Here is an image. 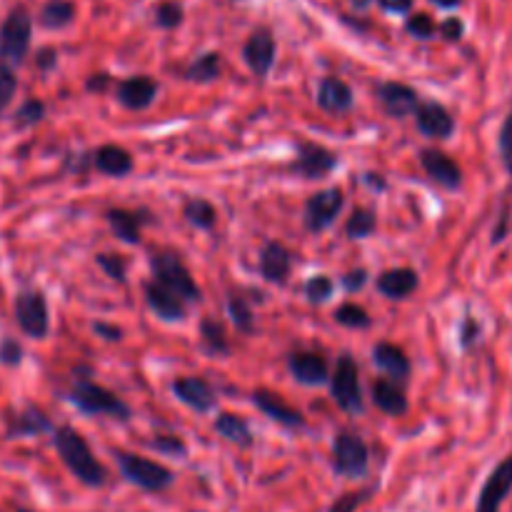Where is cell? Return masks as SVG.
I'll return each mask as SVG.
<instances>
[{"label": "cell", "instance_id": "cell-1", "mask_svg": "<svg viewBox=\"0 0 512 512\" xmlns=\"http://www.w3.org/2000/svg\"><path fill=\"white\" fill-rule=\"evenodd\" d=\"M53 448L58 450L60 460H63L65 468L73 473V478H78L80 483L88 485V488H103L105 480H108V473H105L103 465L98 463V458H95L90 445L85 443V438L78 430L70 428V425L55 428Z\"/></svg>", "mask_w": 512, "mask_h": 512}, {"label": "cell", "instance_id": "cell-2", "mask_svg": "<svg viewBox=\"0 0 512 512\" xmlns=\"http://www.w3.org/2000/svg\"><path fill=\"white\" fill-rule=\"evenodd\" d=\"M68 403L73 408H78L83 415H90V418H95V415H110V418L123 420V423L130 418L128 405L118 395L110 393L108 388L93 383L88 368H75L73 385L68 390Z\"/></svg>", "mask_w": 512, "mask_h": 512}, {"label": "cell", "instance_id": "cell-3", "mask_svg": "<svg viewBox=\"0 0 512 512\" xmlns=\"http://www.w3.org/2000/svg\"><path fill=\"white\" fill-rule=\"evenodd\" d=\"M33 40V15L25 5H15L0 25V63L20 68Z\"/></svg>", "mask_w": 512, "mask_h": 512}, {"label": "cell", "instance_id": "cell-4", "mask_svg": "<svg viewBox=\"0 0 512 512\" xmlns=\"http://www.w3.org/2000/svg\"><path fill=\"white\" fill-rule=\"evenodd\" d=\"M150 270H153L155 283L173 290L185 303H198L200 300L198 283H195L188 265L183 263V258L178 253H173V250H160V253H155L150 258Z\"/></svg>", "mask_w": 512, "mask_h": 512}, {"label": "cell", "instance_id": "cell-5", "mask_svg": "<svg viewBox=\"0 0 512 512\" xmlns=\"http://www.w3.org/2000/svg\"><path fill=\"white\" fill-rule=\"evenodd\" d=\"M115 458H118V468L123 478L135 488L145 490V493H163L175 483L173 470L155 463V460L133 453H115Z\"/></svg>", "mask_w": 512, "mask_h": 512}, {"label": "cell", "instance_id": "cell-6", "mask_svg": "<svg viewBox=\"0 0 512 512\" xmlns=\"http://www.w3.org/2000/svg\"><path fill=\"white\" fill-rule=\"evenodd\" d=\"M15 323L28 338L43 340L50 333V310L48 300L40 290H23L15 295Z\"/></svg>", "mask_w": 512, "mask_h": 512}, {"label": "cell", "instance_id": "cell-7", "mask_svg": "<svg viewBox=\"0 0 512 512\" xmlns=\"http://www.w3.org/2000/svg\"><path fill=\"white\" fill-rule=\"evenodd\" d=\"M330 395H333L335 405L345 413L355 415L363 413V390H360V373L358 365L350 355H343L335 365L333 375H330Z\"/></svg>", "mask_w": 512, "mask_h": 512}, {"label": "cell", "instance_id": "cell-8", "mask_svg": "<svg viewBox=\"0 0 512 512\" xmlns=\"http://www.w3.org/2000/svg\"><path fill=\"white\" fill-rule=\"evenodd\" d=\"M370 453L368 445L355 433H338L333 440V470L343 478H365Z\"/></svg>", "mask_w": 512, "mask_h": 512}, {"label": "cell", "instance_id": "cell-9", "mask_svg": "<svg viewBox=\"0 0 512 512\" xmlns=\"http://www.w3.org/2000/svg\"><path fill=\"white\" fill-rule=\"evenodd\" d=\"M345 195L340 188H325L318 190L315 195H310L308 203H305V228L310 233H325L330 225L338 220V215L343 213Z\"/></svg>", "mask_w": 512, "mask_h": 512}, {"label": "cell", "instance_id": "cell-10", "mask_svg": "<svg viewBox=\"0 0 512 512\" xmlns=\"http://www.w3.org/2000/svg\"><path fill=\"white\" fill-rule=\"evenodd\" d=\"M338 168V155L328 150L325 145L308 143L300 140L298 143V158L293 163V173H298L305 180H318L325 178L328 173Z\"/></svg>", "mask_w": 512, "mask_h": 512}, {"label": "cell", "instance_id": "cell-11", "mask_svg": "<svg viewBox=\"0 0 512 512\" xmlns=\"http://www.w3.org/2000/svg\"><path fill=\"white\" fill-rule=\"evenodd\" d=\"M512 493V455L505 458L493 473L485 480L483 490L478 495V505H475V512H500L503 508L505 498Z\"/></svg>", "mask_w": 512, "mask_h": 512}, {"label": "cell", "instance_id": "cell-12", "mask_svg": "<svg viewBox=\"0 0 512 512\" xmlns=\"http://www.w3.org/2000/svg\"><path fill=\"white\" fill-rule=\"evenodd\" d=\"M420 165L428 173L433 183H438L445 190H458L463 185V170L460 165L450 158L448 153L438 148H425L420 150Z\"/></svg>", "mask_w": 512, "mask_h": 512}, {"label": "cell", "instance_id": "cell-13", "mask_svg": "<svg viewBox=\"0 0 512 512\" xmlns=\"http://www.w3.org/2000/svg\"><path fill=\"white\" fill-rule=\"evenodd\" d=\"M375 95H378L380 105H383L385 113L390 115V118H405V115H415L420 108V95L415 93L410 85L405 83H395V80H390V83H380L378 88H375Z\"/></svg>", "mask_w": 512, "mask_h": 512}, {"label": "cell", "instance_id": "cell-14", "mask_svg": "<svg viewBox=\"0 0 512 512\" xmlns=\"http://www.w3.org/2000/svg\"><path fill=\"white\" fill-rule=\"evenodd\" d=\"M173 395L195 413H210L218 405V395H215L213 385L203 378H195V375H185V378L175 380Z\"/></svg>", "mask_w": 512, "mask_h": 512}, {"label": "cell", "instance_id": "cell-15", "mask_svg": "<svg viewBox=\"0 0 512 512\" xmlns=\"http://www.w3.org/2000/svg\"><path fill=\"white\" fill-rule=\"evenodd\" d=\"M275 53H278V45H275L273 33L268 28L253 30V35L248 38L243 48V58L248 63V68L253 70L258 78H265V75L273 70L275 65Z\"/></svg>", "mask_w": 512, "mask_h": 512}, {"label": "cell", "instance_id": "cell-16", "mask_svg": "<svg viewBox=\"0 0 512 512\" xmlns=\"http://www.w3.org/2000/svg\"><path fill=\"white\" fill-rule=\"evenodd\" d=\"M115 98L128 110H145L158 98V83L150 75H133V78L120 80L115 88Z\"/></svg>", "mask_w": 512, "mask_h": 512}, {"label": "cell", "instance_id": "cell-17", "mask_svg": "<svg viewBox=\"0 0 512 512\" xmlns=\"http://www.w3.org/2000/svg\"><path fill=\"white\" fill-rule=\"evenodd\" d=\"M288 370L300 385H323L330 383V368L328 360L320 353H310V350H300V353H293L288 358Z\"/></svg>", "mask_w": 512, "mask_h": 512}, {"label": "cell", "instance_id": "cell-18", "mask_svg": "<svg viewBox=\"0 0 512 512\" xmlns=\"http://www.w3.org/2000/svg\"><path fill=\"white\" fill-rule=\"evenodd\" d=\"M415 123H418V130L425 138L445 140L455 133V118L440 103H420L418 113H415Z\"/></svg>", "mask_w": 512, "mask_h": 512}, {"label": "cell", "instance_id": "cell-19", "mask_svg": "<svg viewBox=\"0 0 512 512\" xmlns=\"http://www.w3.org/2000/svg\"><path fill=\"white\" fill-rule=\"evenodd\" d=\"M55 433L53 423H50L48 413L38 408V405H28L25 410H20L18 415L8 420V430H5V438H38V435Z\"/></svg>", "mask_w": 512, "mask_h": 512}, {"label": "cell", "instance_id": "cell-20", "mask_svg": "<svg viewBox=\"0 0 512 512\" xmlns=\"http://www.w3.org/2000/svg\"><path fill=\"white\" fill-rule=\"evenodd\" d=\"M253 405L263 415H268L270 420H275L278 425H285V428H303L305 418L300 410H295L293 405L285 403L280 395L270 393V390H255L253 393Z\"/></svg>", "mask_w": 512, "mask_h": 512}, {"label": "cell", "instance_id": "cell-21", "mask_svg": "<svg viewBox=\"0 0 512 512\" xmlns=\"http://www.w3.org/2000/svg\"><path fill=\"white\" fill-rule=\"evenodd\" d=\"M293 270V253L278 240H270L260 253V275L273 285H285Z\"/></svg>", "mask_w": 512, "mask_h": 512}, {"label": "cell", "instance_id": "cell-22", "mask_svg": "<svg viewBox=\"0 0 512 512\" xmlns=\"http://www.w3.org/2000/svg\"><path fill=\"white\" fill-rule=\"evenodd\" d=\"M315 100H318L320 110H325V113L330 115L348 113L355 103L353 88H350L343 78H335V75H328V78L320 80L318 98Z\"/></svg>", "mask_w": 512, "mask_h": 512}, {"label": "cell", "instance_id": "cell-23", "mask_svg": "<svg viewBox=\"0 0 512 512\" xmlns=\"http://www.w3.org/2000/svg\"><path fill=\"white\" fill-rule=\"evenodd\" d=\"M145 300H148L150 310L165 323H180L185 318V300L155 280L145 285Z\"/></svg>", "mask_w": 512, "mask_h": 512}, {"label": "cell", "instance_id": "cell-24", "mask_svg": "<svg viewBox=\"0 0 512 512\" xmlns=\"http://www.w3.org/2000/svg\"><path fill=\"white\" fill-rule=\"evenodd\" d=\"M150 223V213L145 210H123L113 208L108 210V225L113 230V235L118 240L128 245L140 243V233H143V225Z\"/></svg>", "mask_w": 512, "mask_h": 512}, {"label": "cell", "instance_id": "cell-25", "mask_svg": "<svg viewBox=\"0 0 512 512\" xmlns=\"http://www.w3.org/2000/svg\"><path fill=\"white\" fill-rule=\"evenodd\" d=\"M373 363H375V368L383 370V373L388 375V380H393V383H400V385L410 378V370H413L410 368V360H408V355H405V350L398 348V345H393V343L375 345Z\"/></svg>", "mask_w": 512, "mask_h": 512}, {"label": "cell", "instance_id": "cell-26", "mask_svg": "<svg viewBox=\"0 0 512 512\" xmlns=\"http://www.w3.org/2000/svg\"><path fill=\"white\" fill-rule=\"evenodd\" d=\"M370 395H373L375 408L383 410L385 415H393V418H400V415L408 413V398H405V390L400 383H393L388 378L375 380L373 388H370Z\"/></svg>", "mask_w": 512, "mask_h": 512}, {"label": "cell", "instance_id": "cell-27", "mask_svg": "<svg viewBox=\"0 0 512 512\" xmlns=\"http://www.w3.org/2000/svg\"><path fill=\"white\" fill-rule=\"evenodd\" d=\"M93 165L98 168V173L110 175V178H125L128 173H133L135 160L120 145H103V148L95 150Z\"/></svg>", "mask_w": 512, "mask_h": 512}, {"label": "cell", "instance_id": "cell-28", "mask_svg": "<svg viewBox=\"0 0 512 512\" xmlns=\"http://www.w3.org/2000/svg\"><path fill=\"white\" fill-rule=\"evenodd\" d=\"M420 278L413 268H393L385 270L378 278V290L390 300H403L418 290Z\"/></svg>", "mask_w": 512, "mask_h": 512}, {"label": "cell", "instance_id": "cell-29", "mask_svg": "<svg viewBox=\"0 0 512 512\" xmlns=\"http://www.w3.org/2000/svg\"><path fill=\"white\" fill-rule=\"evenodd\" d=\"M213 428L220 438H225L228 443L238 445V448H250V445H253V433H250L248 420L240 418V415L220 413L218 418H215Z\"/></svg>", "mask_w": 512, "mask_h": 512}, {"label": "cell", "instance_id": "cell-30", "mask_svg": "<svg viewBox=\"0 0 512 512\" xmlns=\"http://www.w3.org/2000/svg\"><path fill=\"white\" fill-rule=\"evenodd\" d=\"M75 20V3L70 0H48L38 15V23L45 30H63Z\"/></svg>", "mask_w": 512, "mask_h": 512}, {"label": "cell", "instance_id": "cell-31", "mask_svg": "<svg viewBox=\"0 0 512 512\" xmlns=\"http://www.w3.org/2000/svg\"><path fill=\"white\" fill-rule=\"evenodd\" d=\"M223 73V55L220 53H203L185 68V78L190 83H213Z\"/></svg>", "mask_w": 512, "mask_h": 512}, {"label": "cell", "instance_id": "cell-32", "mask_svg": "<svg viewBox=\"0 0 512 512\" xmlns=\"http://www.w3.org/2000/svg\"><path fill=\"white\" fill-rule=\"evenodd\" d=\"M183 215L185 220L198 230H213L215 223H218V210H215V205L205 198L188 200Z\"/></svg>", "mask_w": 512, "mask_h": 512}, {"label": "cell", "instance_id": "cell-33", "mask_svg": "<svg viewBox=\"0 0 512 512\" xmlns=\"http://www.w3.org/2000/svg\"><path fill=\"white\" fill-rule=\"evenodd\" d=\"M200 338H203V345L208 353H213V355H228L230 353L228 338H225V330L218 320L203 318V323H200Z\"/></svg>", "mask_w": 512, "mask_h": 512}, {"label": "cell", "instance_id": "cell-34", "mask_svg": "<svg viewBox=\"0 0 512 512\" xmlns=\"http://www.w3.org/2000/svg\"><path fill=\"white\" fill-rule=\"evenodd\" d=\"M335 323L343 325V328L350 330H365L373 325V318H370L368 310L358 303H343L338 310H335Z\"/></svg>", "mask_w": 512, "mask_h": 512}, {"label": "cell", "instance_id": "cell-35", "mask_svg": "<svg viewBox=\"0 0 512 512\" xmlns=\"http://www.w3.org/2000/svg\"><path fill=\"white\" fill-rule=\"evenodd\" d=\"M375 228H378V218H375L373 210L368 208L353 210V215H350L348 223H345V233H348V238L353 240L370 238V235L375 233Z\"/></svg>", "mask_w": 512, "mask_h": 512}, {"label": "cell", "instance_id": "cell-36", "mask_svg": "<svg viewBox=\"0 0 512 512\" xmlns=\"http://www.w3.org/2000/svg\"><path fill=\"white\" fill-rule=\"evenodd\" d=\"M228 315H230V320H233L235 328H238V333H243V335H253L255 333L253 308H250V305L245 303L243 298L233 295V298L228 300Z\"/></svg>", "mask_w": 512, "mask_h": 512}, {"label": "cell", "instance_id": "cell-37", "mask_svg": "<svg viewBox=\"0 0 512 512\" xmlns=\"http://www.w3.org/2000/svg\"><path fill=\"white\" fill-rule=\"evenodd\" d=\"M95 263H98L100 270H103L110 280H115V283L123 285L125 280H128V260H125L123 255L98 253L95 255Z\"/></svg>", "mask_w": 512, "mask_h": 512}, {"label": "cell", "instance_id": "cell-38", "mask_svg": "<svg viewBox=\"0 0 512 512\" xmlns=\"http://www.w3.org/2000/svg\"><path fill=\"white\" fill-rule=\"evenodd\" d=\"M43 118H45V103H43V100L28 98L23 105H20L18 113H15V128H20V130L33 128V125H38Z\"/></svg>", "mask_w": 512, "mask_h": 512}, {"label": "cell", "instance_id": "cell-39", "mask_svg": "<svg viewBox=\"0 0 512 512\" xmlns=\"http://www.w3.org/2000/svg\"><path fill=\"white\" fill-rule=\"evenodd\" d=\"M333 290H335V283L328 278V275H313V278L305 283V298H308L313 305L328 303V300L333 298Z\"/></svg>", "mask_w": 512, "mask_h": 512}, {"label": "cell", "instance_id": "cell-40", "mask_svg": "<svg viewBox=\"0 0 512 512\" xmlns=\"http://www.w3.org/2000/svg\"><path fill=\"white\" fill-rule=\"evenodd\" d=\"M183 18H185L183 5L175 3V0H163V3L155 8V23H158L160 28H165V30L178 28V25L183 23Z\"/></svg>", "mask_w": 512, "mask_h": 512}, {"label": "cell", "instance_id": "cell-41", "mask_svg": "<svg viewBox=\"0 0 512 512\" xmlns=\"http://www.w3.org/2000/svg\"><path fill=\"white\" fill-rule=\"evenodd\" d=\"M15 93H18V75H15V68L0 63V115L13 103Z\"/></svg>", "mask_w": 512, "mask_h": 512}, {"label": "cell", "instance_id": "cell-42", "mask_svg": "<svg viewBox=\"0 0 512 512\" xmlns=\"http://www.w3.org/2000/svg\"><path fill=\"white\" fill-rule=\"evenodd\" d=\"M405 30H408L413 38L430 40L435 33H438V25H435V20L430 18L428 13H418V15H410L408 23H405Z\"/></svg>", "mask_w": 512, "mask_h": 512}, {"label": "cell", "instance_id": "cell-43", "mask_svg": "<svg viewBox=\"0 0 512 512\" xmlns=\"http://www.w3.org/2000/svg\"><path fill=\"white\" fill-rule=\"evenodd\" d=\"M498 150H500V158H503L505 170H508L512 178V110L508 113V118L503 120V128H500Z\"/></svg>", "mask_w": 512, "mask_h": 512}, {"label": "cell", "instance_id": "cell-44", "mask_svg": "<svg viewBox=\"0 0 512 512\" xmlns=\"http://www.w3.org/2000/svg\"><path fill=\"white\" fill-rule=\"evenodd\" d=\"M23 355V345L15 338L0 340V365H5V368H18V365L23 363Z\"/></svg>", "mask_w": 512, "mask_h": 512}, {"label": "cell", "instance_id": "cell-45", "mask_svg": "<svg viewBox=\"0 0 512 512\" xmlns=\"http://www.w3.org/2000/svg\"><path fill=\"white\" fill-rule=\"evenodd\" d=\"M373 493H375L373 488H365V490H358V493L343 495V498L335 500L330 512H355L360 508V505L365 503V500H370V495H373Z\"/></svg>", "mask_w": 512, "mask_h": 512}, {"label": "cell", "instance_id": "cell-46", "mask_svg": "<svg viewBox=\"0 0 512 512\" xmlns=\"http://www.w3.org/2000/svg\"><path fill=\"white\" fill-rule=\"evenodd\" d=\"M153 448L163 455H185L188 453V445H185L183 438H178V435H155Z\"/></svg>", "mask_w": 512, "mask_h": 512}, {"label": "cell", "instance_id": "cell-47", "mask_svg": "<svg viewBox=\"0 0 512 512\" xmlns=\"http://www.w3.org/2000/svg\"><path fill=\"white\" fill-rule=\"evenodd\" d=\"M438 30L440 35H443V40H448V43H458L465 33V25L460 18H448L438 25Z\"/></svg>", "mask_w": 512, "mask_h": 512}, {"label": "cell", "instance_id": "cell-48", "mask_svg": "<svg viewBox=\"0 0 512 512\" xmlns=\"http://www.w3.org/2000/svg\"><path fill=\"white\" fill-rule=\"evenodd\" d=\"M365 283H368V270L363 268L350 270V273H345L343 278V288L348 290V293H358V290L365 288Z\"/></svg>", "mask_w": 512, "mask_h": 512}, {"label": "cell", "instance_id": "cell-49", "mask_svg": "<svg viewBox=\"0 0 512 512\" xmlns=\"http://www.w3.org/2000/svg\"><path fill=\"white\" fill-rule=\"evenodd\" d=\"M478 335H480V323H478V320L465 318L463 325H460V345H463V348H470V345H473L475 340H478Z\"/></svg>", "mask_w": 512, "mask_h": 512}, {"label": "cell", "instance_id": "cell-50", "mask_svg": "<svg viewBox=\"0 0 512 512\" xmlns=\"http://www.w3.org/2000/svg\"><path fill=\"white\" fill-rule=\"evenodd\" d=\"M378 3L385 13H393V15H403L413 8V0H378Z\"/></svg>", "mask_w": 512, "mask_h": 512}, {"label": "cell", "instance_id": "cell-51", "mask_svg": "<svg viewBox=\"0 0 512 512\" xmlns=\"http://www.w3.org/2000/svg\"><path fill=\"white\" fill-rule=\"evenodd\" d=\"M93 330H95V333L100 335V338L110 340V343H118V340L123 338V330H120L118 325H105V323H95V325H93Z\"/></svg>", "mask_w": 512, "mask_h": 512}, {"label": "cell", "instance_id": "cell-52", "mask_svg": "<svg viewBox=\"0 0 512 512\" xmlns=\"http://www.w3.org/2000/svg\"><path fill=\"white\" fill-rule=\"evenodd\" d=\"M35 63H38L40 70H53L55 63H58V53L53 48H43L38 53V58H35Z\"/></svg>", "mask_w": 512, "mask_h": 512}, {"label": "cell", "instance_id": "cell-53", "mask_svg": "<svg viewBox=\"0 0 512 512\" xmlns=\"http://www.w3.org/2000/svg\"><path fill=\"white\" fill-rule=\"evenodd\" d=\"M110 78L108 75H93V78L88 80V90H105L108 88Z\"/></svg>", "mask_w": 512, "mask_h": 512}, {"label": "cell", "instance_id": "cell-54", "mask_svg": "<svg viewBox=\"0 0 512 512\" xmlns=\"http://www.w3.org/2000/svg\"><path fill=\"white\" fill-rule=\"evenodd\" d=\"M365 183L370 185V188H375V190H385V180H383V175H375V173H368L365 175Z\"/></svg>", "mask_w": 512, "mask_h": 512}, {"label": "cell", "instance_id": "cell-55", "mask_svg": "<svg viewBox=\"0 0 512 512\" xmlns=\"http://www.w3.org/2000/svg\"><path fill=\"white\" fill-rule=\"evenodd\" d=\"M430 3H433V5H438V8H445V10H450V8H458V5L463 3V0H430Z\"/></svg>", "mask_w": 512, "mask_h": 512}, {"label": "cell", "instance_id": "cell-56", "mask_svg": "<svg viewBox=\"0 0 512 512\" xmlns=\"http://www.w3.org/2000/svg\"><path fill=\"white\" fill-rule=\"evenodd\" d=\"M350 3H353V8H358V10H365V8H368L370 3H373V0H350Z\"/></svg>", "mask_w": 512, "mask_h": 512}, {"label": "cell", "instance_id": "cell-57", "mask_svg": "<svg viewBox=\"0 0 512 512\" xmlns=\"http://www.w3.org/2000/svg\"><path fill=\"white\" fill-rule=\"evenodd\" d=\"M15 512H33V510H28V508H18Z\"/></svg>", "mask_w": 512, "mask_h": 512}]
</instances>
